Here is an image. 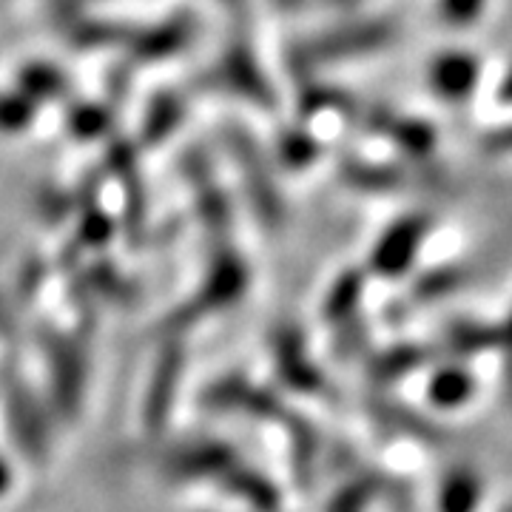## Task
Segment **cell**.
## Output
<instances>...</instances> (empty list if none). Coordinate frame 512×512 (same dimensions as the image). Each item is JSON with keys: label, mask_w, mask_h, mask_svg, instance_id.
Masks as SVG:
<instances>
[{"label": "cell", "mask_w": 512, "mask_h": 512, "mask_svg": "<svg viewBox=\"0 0 512 512\" xmlns=\"http://www.w3.org/2000/svg\"><path fill=\"white\" fill-rule=\"evenodd\" d=\"M441 15L456 23V26H467L476 18H481V9H484V0H441Z\"/></svg>", "instance_id": "d6986e66"}, {"label": "cell", "mask_w": 512, "mask_h": 512, "mask_svg": "<svg viewBox=\"0 0 512 512\" xmlns=\"http://www.w3.org/2000/svg\"><path fill=\"white\" fill-rule=\"evenodd\" d=\"M274 362L279 379L293 387V390H302V393H319L325 387L322 373L311 365L305 345H302V336L299 330L291 325H282L274 333Z\"/></svg>", "instance_id": "ba28073f"}, {"label": "cell", "mask_w": 512, "mask_h": 512, "mask_svg": "<svg viewBox=\"0 0 512 512\" xmlns=\"http://www.w3.org/2000/svg\"><path fill=\"white\" fill-rule=\"evenodd\" d=\"M478 80V63L473 55L447 52L430 66V86L447 100H464Z\"/></svg>", "instance_id": "9c48e42d"}, {"label": "cell", "mask_w": 512, "mask_h": 512, "mask_svg": "<svg viewBox=\"0 0 512 512\" xmlns=\"http://www.w3.org/2000/svg\"><path fill=\"white\" fill-rule=\"evenodd\" d=\"M282 424H285L288 433H291L293 473H299V476L308 481L313 456H316V433H313V427L308 421L299 419V416H291V413H288V419L282 421Z\"/></svg>", "instance_id": "e0dca14e"}, {"label": "cell", "mask_w": 512, "mask_h": 512, "mask_svg": "<svg viewBox=\"0 0 512 512\" xmlns=\"http://www.w3.org/2000/svg\"><path fill=\"white\" fill-rule=\"evenodd\" d=\"M481 498H484V481L473 467L461 464L441 481L436 507L439 512H476Z\"/></svg>", "instance_id": "8fae6325"}, {"label": "cell", "mask_w": 512, "mask_h": 512, "mask_svg": "<svg viewBox=\"0 0 512 512\" xmlns=\"http://www.w3.org/2000/svg\"><path fill=\"white\" fill-rule=\"evenodd\" d=\"M473 393H476V379L470 376L467 367L461 365L439 367L427 382V399L436 407H444V410L467 404Z\"/></svg>", "instance_id": "7c38bea8"}, {"label": "cell", "mask_w": 512, "mask_h": 512, "mask_svg": "<svg viewBox=\"0 0 512 512\" xmlns=\"http://www.w3.org/2000/svg\"><path fill=\"white\" fill-rule=\"evenodd\" d=\"M220 481L222 487H225V493L239 498L242 504H248L254 512H279V504H282L279 490L262 473H256L251 467L237 464Z\"/></svg>", "instance_id": "30bf717a"}, {"label": "cell", "mask_w": 512, "mask_h": 512, "mask_svg": "<svg viewBox=\"0 0 512 512\" xmlns=\"http://www.w3.org/2000/svg\"><path fill=\"white\" fill-rule=\"evenodd\" d=\"M359 296H362V279L359 274H345L333 291L328 293L325 299V316L330 322H350V316L356 313V305H359Z\"/></svg>", "instance_id": "2e32d148"}, {"label": "cell", "mask_w": 512, "mask_h": 512, "mask_svg": "<svg viewBox=\"0 0 512 512\" xmlns=\"http://www.w3.org/2000/svg\"><path fill=\"white\" fill-rule=\"evenodd\" d=\"M18 330V319H15V311L6 299H0V339H12Z\"/></svg>", "instance_id": "ffe728a7"}, {"label": "cell", "mask_w": 512, "mask_h": 512, "mask_svg": "<svg viewBox=\"0 0 512 512\" xmlns=\"http://www.w3.org/2000/svg\"><path fill=\"white\" fill-rule=\"evenodd\" d=\"M237 453L225 441H188L183 447L168 450L160 461V473L174 484L222 478L231 467H237Z\"/></svg>", "instance_id": "5b68a950"}, {"label": "cell", "mask_w": 512, "mask_h": 512, "mask_svg": "<svg viewBox=\"0 0 512 512\" xmlns=\"http://www.w3.org/2000/svg\"><path fill=\"white\" fill-rule=\"evenodd\" d=\"M202 404H205V407H214V410L251 413L256 419H288L285 404L279 402L274 393H268L265 387H256V384L245 382V379H239V376H225L220 382L211 384V387L205 390V396H202Z\"/></svg>", "instance_id": "8992f818"}, {"label": "cell", "mask_w": 512, "mask_h": 512, "mask_svg": "<svg viewBox=\"0 0 512 512\" xmlns=\"http://www.w3.org/2000/svg\"><path fill=\"white\" fill-rule=\"evenodd\" d=\"M467 279H470V274H467L464 268H456V265L427 271L421 279H416V285H413V299H416V302H433V299H441V296H447V293L464 288Z\"/></svg>", "instance_id": "9a60e30c"}, {"label": "cell", "mask_w": 512, "mask_h": 512, "mask_svg": "<svg viewBox=\"0 0 512 512\" xmlns=\"http://www.w3.org/2000/svg\"><path fill=\"white\" fill-rule=\"evenodd\" d=\"M504 97H507V100H512V69H510V74H507V83H504Z\"/></svg>", "instance_id": "603a6c76"}, {"label": "cell", "mask_w": 512, "mask_h": 512, "mask_svg": "<svg viewBox=\"0 0 512 512\" xmlns=\"http://www.w3.org/2000/svg\"><path fill=\"white\" fill-rule=\"evenodd\" d=\"M510 376H507V384H510V393H512V359H510V370H507Z\"/></svg>", "instance_id": "cb8c5ba5"}, {"label": "cell", "mask_w": 512, "mask_h": 512, "mask_svg": "<svg viewBox=\"0 0 512 512\" xmlns=\"http://www.w3.org/2000/svg\"><path fill=\"white\" fill-rule=\"evenodd\" d=\"M498 328H501V345H507V350L512 353V313L507 316V322L498 325Z\"/></svg>", "instance_id": "7402d4cb"}, {"label": "cell", "mask_w": 512, "mask_h": 512, "mask_svg": "<svg viewBox=\"0 0 512 512\" xmlns=\"http://www.w3.org/2000/svg\"><path fill=\"white\" fill-rule=\"evenodd\" d=\"M495 345H501V328L481 322H458L444 336V348L450 356H473Z\"/></svg>", "instance_id": "5bb4252c"}, {"label": "cell", "mask_w": 512, "mask_h": 512, "mask_svg": "<svg viewBox=\"0 0 512 512\" xmlns=\"http://www.w3.org/2000/svg\"><path fill=\"white\" fill-rule=\"evenodd\" d=\"M427 228H430V220L421 214L396 222L384 234L382 242L373 248V256H370L373 271L382 276H402L419 254L421 242L427 237Z\"/></svg>", "instance_id": "52a82bcc"}, {"label": "cell", "mask_w": 512, "mask_h": 512, "mask_svg": "<svg viewBox=\"0 0 512 512\" xmlns=\"http://www.w3.org/2000/svg\"><path fill=\"white\" fill-rule=\"evenodd\" d=\"M43 356L49 367V410L63 424H74L86 404L89 350L80 336L49 330L43 333Z\"/></svg>", "instance_id": "6da1fadb"}, {"label": "cell", "mask_w": 512, "mask_h": 512, "mask_svg": "<svg viewBox=\"0 0 512 512\" xmlns=\"http://www.w3.org/2000/svg\"><path fill=\"white\" fill-rule=\"evenodd\" d=\"M427 350L419 348V345H396V348L384 350V353H376L373 362H370V376L376 382H399L402 376L413 373L416 367H421L427 362Z\"/></svg>", "instance_id": "4fadbf2b"}, {"label": "cell", "mask_w": 512, "mask_h": 512, "mask_svg": "<svg viewBox=\"0 0 512 512\" xmlns=\"http://www.w3.org/2000/svg\"><path fill=\"white\" fill-rule=\"evenodd\" d=\"M504 512H512V507H507V510H504Z\"/></svg>", "instance_id": "d4e9b609"}, {"label": "cell", "mask_w": 512, "mask_h": 512, "mask_svg": "<svg viewBox=\"0 0 512 512\" xmlns=\"http://www.w3.org/2000/svg\"><path fill=\"white\" fill-rule=\"evenodd\" d=\"M3 416L20 456L37 467L46 464L52 456V410H46L35 390L12 370L3 376Z\"/></svg>", "instance_id": "7a4b0ae2"}, {"label": "cell", "mask_w": 512, "mask_h": 512, "mask_svg": "<svg viewBox=\"0 0 512 512\" xmlns=\"http://www.w3.org/2000/svg\"><path fill=\"white\" fill-rule=\"evenodd\" d=\"M185 370V350L180 348L177 339H168L154 362L151 379L146 384V402H143V427L151 436H160L171 410L177 404V390H180V379Z\"/></svg>", "instance_id": "277c9868"}, {"label": "cell", "mask_w": 512, "mask_h": 512, "mask_svg": "<svg viewBox=\"0 0 512 512\" xmlns=\"http://www.w3.org/2000/svg\"><path fill=\"white\" fill-rule=\"evenodd\" d=\"M245 288H248V268H245V262L234 254L220 256L211 265V271L205 276L200 291L194 293L185 305H180L177 311L168 313L160 328H163L165 336L177 339L180 333H185L191 325H197L202 319H208L211 313L231 308L237 299H242Z\"/></svg>", "instance_id": "3957f363"}, {"label": "cell", "mask_w": 512, "mask_h": 512, "mask_svg": "<svg viewBox=\"0 0 512 512\" xmlns=\"http://www.w3.org/2000/svg\"><path fill=\"white\" fill-rule=\"evenodd\" d=\"M376 493V484L373 481H353L348 484L342 493H336V498L330 501L328 512H365L367 501Z\"/></svg>", "instance_id": "ac0fdd59"}, {"label": "cell", "mask_w": 512, "mask_h": 512, "mask_svg": "<svg viewBox=\"0 0 512 512\" xmlns=\"http://www.w3.org/2000/svg\"><path fill=\"white\" fill-rule=\"evenodd\" d=\"M12 490V467L6 464V458H0V498Z\"/></svg>", "instance_id": "44dd1931"}]
</instances>
